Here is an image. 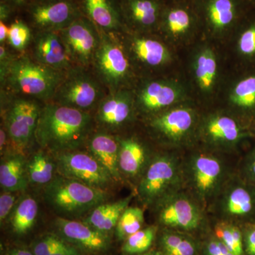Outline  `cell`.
<instances>
[{"label": "cell", "mask_w": 255, "mask_h": 255, "mask_svg": "<svg viewBox=\"0 0 255 255\" xmlns=\"http://www.w3.org/2000/svg\"><path fill=\"white\" fill-rule=\"evenodd\" d=\"M96 50L95 63L101 76L110 86H115L127 76L129 63L122 48L104 37Z\"/></svg>", "instance_id": "9"}, {"label": "cell", "mask_w": 255, "mask_h": 255, "mask_svg": "<svg viewBox=\"0 0 255 255\" xmlns=\"http://www.w3.org/2000/svg\"><path fill=\"white\" fill-rule=\"evenodd\" d=\"M31 31L26 23L17 21L10 26L9 30V43L13 48L21 50L24 48L29 41Z\"/></svg>", "instance_id": "35"}, {"label": "cell", "mask_w": 255, "mask_h": 255, "mask_svg": "<svg viewBox=\"0 0 255 255\" xmlns=\"http://www.w3.org/2000/svg\"><path fill=\"white\" fill-rule=\"evenodd\" d=\"M16 196L9 191L1 193L0 196V221L2 223L14 208Z\"/></svg>", "instance_id": "38"}, {"label": "cell", "mask_w": 255, "mask_h": 255, "mask_svg": "<svg viewBox=\"0 0 255 255\" xmlns=\"http://www.w3.org/2000/svg\"><path fill=\"white\" fill-rule=\"evenodd\" d=\"M209 255H223L219 242H211L208 246Z\"/></svg>", "instance_id": "44"}, {"label": "cell", "mask_w": 255, "mask_h": 255, "mask_svg": "<svg viewBox=\"0 0 255 255\" xmlns=\"http://www.w3.org/2000/svg\"><path fill=\"white\" fill-rule=\"evenodd\" d=\"M93 23L82 15L67 27L60 30L69 55L82 64L90 62L98 47Z\"/></svg>", "instance_id": "7"}, {"label": "cell", "mask_w": 255, "mask_h": 255, "mask_svg": "<svg viewBox=\"0 0 255 255\" xmlns=\"http://www.w3.org/2000/svg\"><path fill=\"white\" fill-rule=\"evenodd\" d=\"M227 209L231 214L242 216L251 212L253 200L250 193L243 188L232 191L227 202Z\"/></svg>", "instance_id": "34"}, {"label": "cell", "mask_w": 255, "mask_h": 255, "mask_svg": "<svg viewBox=\"0 0 255 255\" xmlns=\"http://www.w3.org/2000/svg\"><path fill=\"white\" fill-rule=\"evenodd\" d=\"M55 162L60 175L102 190H107L115 182L91 153L75 150L63 152L57 156Z\"/></svg>", "instance_id": "4"}, {"label": "cell", "mask_w": 255, "mask_h": 255, "mask_svg": "<svg viewBox=\"0 0 255 255\" xmlns=\"http://www.w3.org/2000/svg\"><path fill=\"white\" fill-rule=\"evenodd\" d=\"M175 177L176 167L172 159L166 157L156 159L142 178L139 194L145 201H155L172 185Z\"/></svg>", "instance_id": "10"}, {"label": "cell", "mask_w": 255, "mask_h": 255, "mask_svg": "<svg viewBox=\"0 0 255 255\" xmlns=\"http://www.w3.org/2000/svg\"><path fill=\"white\" fill-rule=\"evenodd\" d=\"M252 171H253V174L255 175V159L254 162H253V166H252Z\"/></svg>", "instance_id": "50"}, {"label": "cell", "mask_w": 255, "mask_h": 255, "mask_svg": "<svg viewBox=\"0 0 255 255\" xmlns=\"http://www.w3.org/2000/svg\"><path fill=\"white\" fill-rule=\"evenodd\" d=\"M7 255H34L29 251L23 249L13 250Z\"/></svg>", "instance_id": "49"}, {"label": "cell", "mask_w": 255, "mask_h": 255, "mask_svg": "<svg viewBox=\"0 0 255 255\" xmlns=\"http://www.w3.org/2000/svg\"><path fill=\"white\" fill-rule=\"evenodd\" d=\"M130 196L112 203H103L94 209L85 219V223L97 231L107 233L117 226L121 216L128 207Z\"/></svg>", "instance_id": "16"}, {"label": "cell", "mask_w": 255, "mask_h": 255, "mask_svg": "<svg viewBox=\"0 0 255 255\" xmlns=\"http://www.w3.org/2000/svg\"><path fill=\"white\" fill-rule=\"evenodd\" d=\"M194 179L199 190L208 193L212 190L221 174L219 161L209 156L201 155L194 162Z\"/></svg>", "instance_id": "23"}, {"label": "cell", "mask_w": 255, "mask_h": 255, "mask_svg": "<svg viewBox=\"0 0 255 255\" xmlns=\"http://www.w3.org/2000/svg\"><path fill=\"white\" fill-rule=\"evenodd\" d=\"M41 110L31 101H15L10 107L6 118L8 137L18 153L27 148L35 136Z\"/></svg>", "instance_id": "5"}, {"label": "cell", "mask_w": 255, "mask_h": 255, "mask_svg": "<svg viewBox=\"0 0 255 255\" xmlns=\"http://www.w3.org/2000/svg\"><path fill=\"white\" fill-rule=\"evenodd\" d=\"M246 241L247 251L251 255H255V228L247 233Z\"/></svg>", "instance_id": "42"}, {"label": "cell", "mask_w": 255, "mask_h": 255, "mask_svg": "<svg viewBox=\"0 0 255 255\" xmlns=\"http://www.w3.org/2000/svg\"><path fill=\"white\" fill-rule=\"evenodd\" d=\"M231 101L235 105L251 108L255 105V77L242 80L236 85L231 94Z\"/></svg>", "instance_id": "32"}, {"label": "cell", "mask_w": 255, "mask_h": 255, "mask_svg": "<svg viewBox=\"0 0 255 255\" xmlns=\"http://www.w3.org/2000/svg\"><path fill=\"white\" fill-rule=\"evenodd\" d=\"M194 253L195 248L194 244L191 242L184 239L175 249L164 255H194Z\"/></svg>", "instance_id": "41"}, {"label": "cell", "mask_w": 255, "mask_h": 255, "mask_svg": "<svg viewBox=\"0 0 255 255\" xmlns=\"http://www.w3.org/2000/svg\"><path fill=\"white\" fill-rule=\"evenodd\" d=\"M65 242L55 236H48L38 242L33 248L34 255H51Z\"/></svg>", "instance_id": "36"}, {"label": "cell", "mask_w": 255, "mask_h": 255, "mask_svg": "<svg viewBox=\"0 0 255 255\" xmlns=\"http://www.w3.org/2000/svg\"><path fill=\"white\" fill-rule=\"evenodd\" d=\"M90 153L100 162L117 182L121 179L119 168V143L113 137L106 133H99L90 142Z\"/></svg>", "instance_id": "13"}, {"label": "cell", "mask_w": 255, "mask_h": 255, "mask_svg": "<svg viewBox=\"0 0 255 255\" xmlns=\"http://www.w3.org/2000/svg\"><path fill=\"white\" fill-rule=\"evenodd\" d=\"M130 114V102L127 95L116 94L106 99L100 109L97 118L109 127H117L124 123Z\"/></svg>", "instance_id": "19"}, {"label": "cell", "mask_w": 255, "mask_h": 255, "mask_svg": "<svg viewBox=\"0 0 255 255\" xmlns=\"http://www.w3.org/2000/svg\"><path fill=\"white\" fill-rule=\"evenodd\" d=\"M239 48L242 53L246 55L255 53V24L252 25L242 34L239 41Z\"/></svg>", "instance_id": "37"}, {"label": "cell", "mask_w": 255, "mask_h": 255, "mask_svg": "<svg viewBox=\"0 0 255 255\" xmlns=\"http://www.w3.org/2000/svg\"><path fill=\"white\" fill-rule=\"evenodd\" d=\"M56 226L65 239L87 251L100 252L108 248L109 238L107 235L87 223L58 218Z\"/></svg>", "instance_id": "11"}, {"label": "cell", "mask_w": 255, "mask_h": 255, "mask_svg": "<svg viewBox=\"0 0 255 255\" xmlns=\"http://www.w3.org/2000/svg\"><path fill=\"white\" fill-rule=\"evenodd\" d=\"M133 50L137 58L144 63L157 66L168 61L169 51L163 44L148 38H137L134 41Z\"/></svg>", "instance_id": "27"}, {"label": "cell", "mask_w": 255, "mask_h": 255, "mask_svg": "<svg viewBox=\"0 0 255 255\" xmlns=\"http://www.w3.org/2000/svg\"><path fill=\"white\" fill-rule=\"evenodd\" d=\"M183 238L181 236L174 234L165 235L162 238V247L164 255L170 253L173 251L183 241Z\"/></svg>", "instance_id": "40"}, {"label": "cell", "mask_w": 255, "mask_h": 255, "mask_svg": "<svg viewBox=\"0 0 255 255\" xmlns=\"http://www.w3.org/2000/svg\"><path fill=\"white\" fill-rule=\"evenodd\" d=\"M206 12L208 21L213 27L223 29L236 19L237 6L234 0H207Z\"/></svg>", "instance_id": "24"}, {"label": "cell", "mask_w": 255, "mask_h": 255, "mask_svg": "<svg viewBox=\"0 0 255 255\" xmlns=\"http://www.w3.org/2000/svg\"><path fill=\"white\" fill-rule=\"evenodd\" d=\"M26 0H3V2L9 4L10 6H21L26 2Z\"/></svg>", "instance_id": "48"}, {"label": "cell", "mask_w": 255, "mask_h": 255, "mask_svg": "<svg viewBox=\"0 0 255 255\" xmlns=\"http://www.w3.org/2000/svg\"><path fill=\"white\" fill-rule=\"evenodd\" d=\"M45 199L64 219L79 217L105 203L107 191L59 176L47 184Z\"/></svg>", "instance_id": "2"}, {"label": "cell", "mask_w": 255, "mask_h": 255, "mask_svg": "<svg viewBox=\"0 0 255 255\" xmlns=\"http://www.w3.org/2000/svg\"><path fill=\"white\" fill-rule=\"evenodd\" d=\"M35 53L38 63L61 70L70 66V56L63 39L55 31H43L36 38Z\"/></svg>", "instance_id": "12"}, {"label": "cell", "mask_w": 255, "mask_h": 255, "mask_svg": "<svg viewBox=\"0 0 255 255\" xmlns=\"http://www.w3.org/2000/svg\"><path fill=\"white\" fill-rule=\"evenodd\" d=\"M119 143V168L124 173L133 176L140 173L146 160L145 149L133 139L121 140Z\"/></svg>", "instance_id": "20"}, {"label": "cell", "mask_w": 255, "mask_h": 255, "mask_svg": "<svg viewBox=\"0 0 255 255\" xmlns=\"http://www.w3.org/2000/svg\"><path fill=\"white\" fill-rule=\"evenodd\" d=\"M157 231L155 227H149L140 230L126 239L123 251L129 255L142 254L150 248L155 239Z\"/></svg>", "instance_id": "31"}, {"label": "cell", "mask_w": 255, "mask_h": 255, "mask_svg": "<svg viewBox=\"0 0 255 255\" xmlns=\"http://www.w3.org/2000/svg\"><path fill=\"white\" fill-rule=\"evenodd\" d=\"M10 7H11V6L9 4L1 1V6H0V18H1V21H4V20L9 17L10 9H11Z\"/></svg>", "instance_id": "45"}, {"label": "cell", "mask_w": 255, "mask_h": 255, "mask_svg": "<svg viewBox=\"0 0 255 255\" xmlns=\"http://www.w3.org/2000/svg\"><path fill=\"white\" fill-rule=\"evenodd\" d=\"M166 26L174 35L182 34L190 28L191 15L184 9L174 8L169 9L165 15Z\"/></svg>", "instance_id": "33"}, {"label": "cell", "mask_w": 255, "mask_h": 255, "mask_svg": "<svg viewBox=\"0 0 255 255\" xmlns=\"http://www.w3.org/2000/svg\"><path fill=\"white\" fill-rule=\"evenodd\" d=\"M56 162L43 151L36 152L27 162L28 181L33 184H48L53 179Z\"/></svg>", "instance_id": "26"}, {"label": "cell", "mask_w": 255, "mask_h": 255, "mask_svg": "<svg viewBox=\"0 0 255 255\" xmlns=\"http://www.w3.org/2000/svg\"><path fill=\"white\" fill-rule=\"evenodd\" d=\"M159 218L167 226L184 230L194 229L200 220L197 210L186 199H178L165 206Z\"/></svg>", "instance_id": "17"}, {"label": "cell", "mask_w": 255, "mask_h": 255, "mask_svg": "<svg viewBox=\"0 0 255 255\" xmlns=\"http://www.w3.org/2000/svg\"><path fill=\"white\" fill-rule=\"evenodd\" d=\"M207 132L214 140L222 141H235L240 137L237 123L227 117L211 119L208 124Z\"/></svg>", "instance_id": "29"}, {"label": "cell", "mask_w": 255, "mask_h": 255, "mask_svg": "<svg viewBox=\"0 0 255 255\" xmlns=\"http://www.w3.org/2000/svg\"><path fill=\"white\" fill-rule=\"evenodd\" d=\"M87 18L105 31L117 29L121 25V14L114 0H81Z\"/></svg>", "instance_id": "15"}, {"label": "cell", "mask_w": 255, "mask_h": 255, "mask_svg": "<svg viewBox=\"0 0 255 255\" xmlns=\"http://www.w3.org/2000/svg\"><path fill=\"white\" fill-rule=\"evenodd\" d=\"M6 78L16 91L46 99L55 94L61 77L59 70L35 63L23 56L11 62Z\"/></svg>", "instance_id": "3"}, {"label": "cell", "mask_w": 255, "mask_h": 255, "mask_svg": "<svg viewBox=\"0 0 255 255\" xmlns=\"http://www.w3.org/2000/svg\"><path fill=\"white\" fill-rule=\"evenodd\" d=\"M217 63L214 53L210 49L201 52L197 58L196 76L201 90L208 91L214 83Z\"/></svg>", "instance_id": "28"}, {"label": "cell", "mask_w": 255, "mask_h": 255, "mask_svg": "<svg viewBox=\"0 0 255 255\" xmlns=\"http://www.w3.org/2000/svg\"><path fill=\"white\" fill-rule=\"evenodd\" d=\"M216 234L221 240V242L230 250L233 254L238 255L237 248L233 238L231 226H219L216 228Z\"/></svg>", "instance_id": "39"}, {"label": "cell", "mask_w": 255, "mask_h": 255, "mask_svg": "<svg viewBox=\"0 0 255 255\" xmlns=\"http://www.w3.org/2000/svg\"><path fill=\"white\" fill-rule=\"evenodd\" d=\"M156 255L154 254V253H145V254H142V255Z\"/></svg>", "instance_id": "51"}, {"label": "cell", "mask_w": 255, "mask_h": 255, "mask_svg": "<svg viewBox=\"0 0 255 255\" xmlns=\"http://www.w3.org/2000/svg\"><path fill=\"white\" fill-rule=\"evenodd\" d=\"M193 124L192 114L186 109H177L157 117L153 126L166 136L179 139L185 135Z\"/></svg>", "instance_id": "18"}, {"label": "cell", "mask_w": 255, "mask_h": 255, "mask_svg": "<svg viewBox=\"0 0 255 255\" xmlns=\"http://www.w3.org/2000/svg\"><path fill=\"white\" fill-rule=\"evenodd\" d=\"M44 1V0H36V1Z\"/></svg>", "instance_id": "52"}, {"label": "cell", "mask_w": 255, "mask_h": 255, "mask_svg": "<svg viewBox=\"0 0 255 255\" xmlns=\"http://www.w3.org/2000/svg\"><path fill=\"white\" fill-rule=\"evenodd\" d=\"M144 223V214L138 207H128L121 216L116 226L119 239H127L129 236L141 230Z\"/></svg>", "instance_id": "30"}, {"label": "cell", "mask_w": 255, "mask_h": 255, "mask_svg": "<svg viewBox=\"0 0 255 255\" xmlns=\"http://www.w3.org/2000/svg\"><path fill=\"white\" fill-rule=\"evenodd\" d=\"M90 124V116L82 110L48 105L40 112L35 137L42 147L53 152H70L85 141Z\"/></svg>", "instance_id": "1"}, {"label": "cell", "mask_w": 255, "mask_h": 255, "mask_svg": "<svg viewBox=\"0 0 255 255\" xmlns=\"http://www.w3.org/2000/svg\"><path fill=\"white\" fill-rule=\"evenodd\" d=\"M124 10L130 20L139 26H153L159 14V5L156 0H126Z\"/></svg>", "instance_id": "22"}, {"label": "cell", "mask_w": 255, "mask_h": 255, "mask_svg": "<svg viewBox=\"0 0 255 255\" xmlns=\"http://www.w3.org/2000/svg\"><path fill=\"white\" fill-rule=\"evenodd\" d=\"M51 255H80V254L75 247L68 246L65 243Z\"/></svg>", "instance_id": "43"}, {"label": "cell", "mask_w": 255, "mask_h": 255, "mask_svg": "<svg viewBox=\"0 0 255 255\" xmlns=\"http://www.w3.org/2000/svg\"><path fill=\"white\" fill-rule=\"evenodd\" d=\"M29 182L27 162L21 154H14L3 159L0 165V184L4 191L24 190Z\"/></svg>", "instance_id": "14"}, {"label": "cell", "mask_w": 255, "mask_h": 255, "mask_svg": "<svg viewBox=\"0 0 255 255\" xmlns=\"http://www.w3.org/2000/svg\"><path fill=\"white\" fill-rule=\"evenodd\" d=\"M177 97V90L173 87L155 82L149 84L142 90L140 101L145 110L156 111L172 105Z\"/></svg>", "instance_id": "21"}, {"label": "cell", "mask_w": 255, "mask_h": 255, "mask_svg": "<svg viewBox=\"0 0 255 255\" xmlns=\"http://www.w3.org/2000/svg\"><path fill=\"white\" fill-rule=\"evenodd\" d=\"M7 132L6 130L1 128L0 131V150H1V154H3L4 152L5 146L6 144V137L8 136Z\"/></svg>", "instance_id": "47"}, {"label": "cell", "mask_w": 255, "mask_h": 255, "mask_svg": "<svg viewBox=\"0 0 255 255\" xmlns=\"http://www.w3.org/2000/svg\"><path fill=\"white\" fill-rule=\"evenodd\" d=\"M9 27L5 24L4 21H0V41L1 43L8 39Z\"/></svg>", "instance_id": "46"}, {"label": "cell", "mask_w": 255, "mask_h": 255, "mask_svg": "<svg viewBox=\"0 0 255 255\" xmlns=\"http://www.w3.org/2000/svg\"><path fill=\"white\" fill-rule=\"evenodd\" d=\"M38 203L29 196L23 198L16 206L11 216V224L16 234H26L36 222Z\"/></svg>", "instance_id": "25"}, {"label": "cell", "mask_w": 255, "mask_h": 255, "mask_svg": "<svg viewBox=\"0 0 255 255\" xmlns=\"http://www.w3.org/2000/svg\"><path fill=\"white\" fill-rule=\"evenodd\" d=\"M29 15L37 27L55 31L67 27L82 14L73 0H44L33 3Z\"/></svg>", "instance_id": "6"}, {"label": "cell", "mask_w": 255, "mask_h": 255, "mask_svg": "<svg viewBox=\"0 0 255 255\" xmlns=\"http://www.w3.org/2000/svg\"><path fill=\"white\" fill-rule=\"evenodd\" d=\"M100 94V88L95 80L81 73L67 79L55 92L60 105L80 110L90 108L98 100Z\"/></svg>", "instance_id": "8"}]
</instances>
